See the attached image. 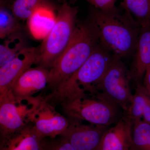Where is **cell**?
<instances>
[{"label": "cell", "instance_id": "6da1fadb", "mask_svg": "<svg viewBox=\"0 0 150 150\" xmlns=\"http://www.w3.org/2000/svg\"><path fill=\"white\" fill-rule=\"evenodd\" d=\"M100 43L99 31L89 17L83 21H78L67 48L48 69L47 88L52 91L71 76Z\"/></svg>", "mask_w": 150, "mask_h": 150}, {"label": "cell", "instance_id": "7a4b0ae2", "mask_svg": "<svg viewBox=\"0 0 150 150\" xmlns=\"http://www.w3.org/2000/svg\"><path fill=\"white\" fill-rule=\"evenodd\" d=\"M89 17L98 28L100 44L114 56L122 59L135 52L140 27L128 12L112 15L94 8Z\"/></svg>", "mask_w": 150, "mask_h": 150}, {"label": "cell", "instance_id": "3957f363", "mask_svg": "<svg viewBox=\"0 0 150 150\" xmlns=\"http://www.w3.org/2000/svg\"><path fill=\"white\" fill-rule=\"evenodd\" d=\"M115 56L100 43L81 68L67 81L48 95V99L57 103L79 92L93 93L114 60Z\"/></svg>", "mask_w": 150, "mask_h": 150}, {"label": "cell", "instance_id": "277c9868", "mask_svg": "<svg viewBox=\"0 0 150 150\" xmlns=\"http://www.w3.org/2000/svg\"><path fill=\"white\" fill-rule=\"evenodd\" d=\"M58 104L68 118L109 127L117 123L123 113L117 105L98 93H77Z\"/></svg>", "mask_w": 150, "mask_h": 150}, {"label": "cell", "instance_id": "5b68a950", "mask_svg": "<svg viewBox=\"0 0 150 150\" xmlns=\"http://www.w3.org/2000/svg\"><path fill=\"white\" fill-rule=\"evenodd\" d=\"M78 13V6L66 2L58 9L54 27L38 46V66L49 69L64 52L74 32Z\"/></svg>", "mask_w": 150, "mask_h": 150}, {"label": "cell", "instance_id": "8992f818", "mask_svg": "<svg viewBox=\"0 0 150 150\" xmlns=\"http://www.w3.org/2000/svg\"><path fill=\"white\" fill-rule=\"evenodd\" d=\"M42 95L18 98L11 92L0 95V140L22 130L31 123Z\"/></svg>", "mask_w": 150, "mask_h": 150}, {"label": "cell", "instance_id": "52a82bcc", "mask_svg": "<svg viewBox=\"0 0 150 150\" xmlns=\"http://www.w3.org/2000/svg\"><path fill=\"white\" fill-rule=\"evenodd\" d=\"M131 81L129 70L121 59L115 56L112 64L102 81L96 87L93 93L100 94L125 112L133 100Z\"/></svg>", "mask_w": 150, "mask_h": 150}, {"label": "cell", "instance_id": "ba28073f", "mask_svg": "<svg viewBox=\"0 0 150 150\" xmlns=\"http://www.w3.org/2000/svg\"><path fill=\"white\" fill-rule=\"evenodd\" d=\"M31 123L40 137L53 138L64 132L69 121L56 110V106L46 101L42 96L33 114Z\"/></svg>", "mask_w": 150, "mask_h": 150}, {"label": "cell", "instance_id": "9c48e42d", "mask_svg": "<svg viewBox=\"0 0 150 150\" xmlns=\"http://www.w3.org/2000/svg\"><path fill=\"white\" fill-rule=\"evenodd\" d=\"M68 128L60 136L76 150H98L105 132L109 126L86 124L82 121L69 118Z\"/></svg>", "mask_w": 150, "mask_h": 150}, {"label": "cell", "instance_id": "30bf717a", "mask_svg": "<svg viewBox=\"0 0 150 150\" xmlns=\"http://www.w3.org/2000/svg\"><path fill=\"white\" fill-rule=\"evenodd\" d=\"M38 47L28 46L0 67V95L11 91L18 78L33 65L38 64Z\"/></svg>", "mask_w": 150, "mask_h": 150}, {"label": "cell", "instance_id": "8fae6325", "mask_svg": "<svg viewBox=\"0 0 150 150\" xmlns=\"http://www.w3.org/2000/svg\"><path fill=\"white\" fill-rule=\"evenodd\" d=\"M133 123L123 113L118 122L105 132L98 150H131Z\"/></svg>", "mask_w": 150, "mask_h": 150}, {"label": "cell", "instance_id": "7c38bea8", "mask_svg": "<svg viewBox=\"0 0 150 150\" xmlns=\"http://www.w3.org/2000/svg\"><path fill=\"white\" fill-rule=\"evenodd\" d=\"M48 69L38 66L30 67L18 78L11 92L18 98L30 97L48 86Z\"/></svg>", "mask_w": 150, "mask_h": 150}, {"label": "cell", "instance_id": "4fadbf2b", "mask_svg": "<svg viewBox=\"0 0 150 150\" xmlns=\"http://www.w3.org/2000/svg\"><path fill=\"white\" fill-rule=\"evenodd\" d=\"M134 60L129 70L131 81L142 84L145 72L150 64V25L140 28L139 35L134 52Z\"/></svg>", "mask_w": 150, "mask_h": 150}, {"label": "cell", "instance_id": "5bb4252c", "mask_svg": "<svg viewBox=\"0 0 150 150\" xmlns=\"http://www.w3.org/2000/svg\"><path fill=\"white\" fill-rule=\"evenodd\" d=\"M43 139L30 123L22 130L1 140L0 150H43Z\"/></svg>", "mask_w": 150, "mask_h": 150}, {"label": "cell", "instance_id": "9a60e30c", "mask_svg": "<svg viewBox=\"0 0 150 150\" xmlns=\"http://www.w3.org/2000/svg\"><path fill=\"white\" fill-rule=\"evenodd\" d=\"M56 14L53 6L48 2L38 8L27 20L30 32L33 37L43 39L54 27Z\"/></svg>", "mask_w": 150, "mask_h": 150}, {"label": "cell", "instance_id": "2e32d148", "mask_svg": "<svg viewBox=\"0 0 150 150\" xmlns=\"http://www.w3.org/2000/svg\"><path fill=\"white\" fill-rule=\"evenodd\" d=\"M28 47L25 37L20 31L6 38L0 45V67L4 66Z\"/></svg>", "mask_w": 150, "mask_h": 150}, {"label": "cell", "instance_id": "e0dca14e", "mask_svg": "<svg viewBox=\"0 0 150 150\" xmlns=\"http://www.w3.org/2000/svg\"><path fill=\"white\" fill-rule=\"evenodd\" d=\"M140 28L150 25V0H125L121 4Z\"/></svg>", "mask_w": 150, "mask_h": 150}, {"label": "cell", "instance_id": "ac0fdd59", "mask_svg": "<svg viewBox=\"0 0 150 150\" xmlns=\"http://www.w3.org/2000/svg\"><path fill=\"white\" fill-rule=\"evenodd\" d=\"M135 87L132 102L128 110L123 112L133 122L142 119L146 108L150 105V95L142 84Z\"/></svg>", "mask_w": 150, "mask_h": 150}, {"label": "cell", "instance_id": "d6986e66", "mask_svg": "<svg viewBox=\"0 0 150 150\" xmlns=\"http://www.w3.org/2000/svg\"><path fill=\"white\" fill-rule=\"evenodd\" d=\"M22 26L11 10L1 0L0 7V38L4 39L15 33L20 32Z\"/></svg>", "mask_w": 150, "mask_h": 150}, {"label": "cell", "instance_id": "ffe728a7", "mask_svg": "<svg viewBox=\"0 0 150 150\" xmlns=\"http://www.w3.org/2000/svg\"><path fill=\"white\" fill-rule=\"evenodd\" d=\"M132 140L135 150H150V124L143 120L133 122Z\"/></svg>", "mask_w": 150, "mask_h": 150}, {"label": "cell", "instance_id": "44dd1931", "mask_svg": "<svg viewBox=\"0 0 150 150\" xmlns=\"http://www.w3.org/2000/svg\"><path fill=\"white\" fill-rule=\"evenodd\" d=\"M42 3L43 0H15L11 9L19 21L28 20Z\"/></svg>", "mask_w": 150, "mask_h": 150}, {"label": "cell", "instance_id": "7402d4cb", "mask_svg": "<svg viewBox=\"0 0 150 150\" xmlns=\"http://www.w3.org/2000/svg\"><path fill=\"white\" fill-rule=\"evenodd\" d=\"M43 150H76L65 138L59 136L55 138H45Z\"/></svg>", "mask_w": 150, "mask_h": 150}, {"label": "cell", "instance_id": "603a6c76", "mask_svg": "<svg viewBox=\"0 0 150 150\" xmlns=\"http://www.w3.org/2000/svg\"><path fill=\"white\" fill-rule=\"evenodd\" d=\"M94 8L105 13L117 16L120 14L115 5V0H87Z\"/></svg>", "mask_w": 150, "mask_h": 150}, {"label": "cell", "instance_id": "cb8c5ba5", "mask_svg": "<svg viewBox=\"0 0 150 150\" xmlns=\"http://www.w3.org/2000/svg\"><path fill=\"white\" fill-rule=\"evenodd\" d=\"M142 85L150 95V64L145 72Z\"/></svg>", "mask_w": 150, "mask_h": 150}, {"label": "cell", "instance_id": "d4e9b609", "mask_svg": "<svg viewBox=\"0 0 150 150\" xmlns=\"http://www.w3.org/2000/svg\"><path fill=\"white\" fill-rule=\"evenodd\" d=\"M142 118H143V121L150 124V105L146 108L143 112Z\"/></svg>", "mask_w": 150, "mask_h": 150}, {"label": "cell", "instance_id": "484cf974", "mask_svg": "<svg viewBox=\"0 0 150 150\" xmlns=\"http://www.w3.org/2000/svg\"><path fill=\"white\" fill-rule=\"evenodd\" d=\"M131 150H134V148H133V149H131Z\"/></svg>", "mask_w": 150, "mask_h": 150}, {"label": "cell", "instance_id": "4316f807", "mask_svg": "<svg viewBox=\"0 0 150 150\" xmlns=\"http://www.w3.org/2000/svg\"><path fill=\"white\" fill-rule=\"evenodd\" d=\"M123 1H125V0H123Z\"/></svg>", "mask_w": 150, "mask_h": 150}]
</instances>
